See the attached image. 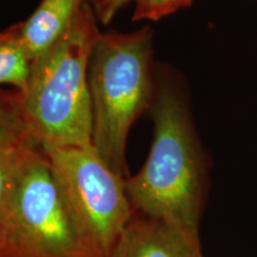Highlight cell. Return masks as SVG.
Masks as SVG:
<instances>
[{
    "label": "cell",
    "instance_id": "obj_1",
    "mask_svg": "<svg viewBox=\"0 0 257 257\" xmlns=\"http://www.w3.org/2000/svg\"><path fill=\"white\" fill-rule=\"evenodd\" d=\"M152 111V148L142 168L125 179L128 200L141 216L199 236L206 165L178 83L168 79L156 82Z\"/></svg>",
    "mask_w": 257,
    "mask_h": 257
},
{
    "label": "cell",
    "instance_id": "obj_2",
    "mask_svg": "<svg viewBox=\"0 0 257 257\" xmlns=\"http://www.w3.org/2000/svg\"><path fill=\"white\" fill-rule=\"evenodd\" d=\"M100 34L85 3L63 36L31 62L17 95L25 127L41 148L93 147L88 68Z\"/></svg>",
    "mask_w": 257,
    "mask_h": 257
},
{
    "label": "cell",
    "instance_id": "obj_3",
    "mask_svg": "<svg viewBox=\"0 0 257 257\" xmlns=\"http://www.w3.org/2000/svg\"><path fill=\"white\" fill-rule=\"evenodd\" d=\"M88 86L93 148L115 174L126 179L128 133L152 107L155 95L150 28L100 34L89 60Z\"/></svg>",
    "mask_w": 257,
    "mask_h": 257
},
{
    "label": "cell",
    "instance_id": "obj_4",
    "mask_svg": "<svg viewBox=\"0 0 257 257\" xmlns=\"http://www.w3.org/2000/svg\"><path fill=\"white\" fill-rule=\"evenodd\" d=\"M9 257H100L74 219L40 146L29 150L19 173Z\"/></svg>",
    "mask_w": 257,
    "mask_h": 257
},
{
    "label": "cell",
    "instance_id": "obj_5",
    "mask_svg": "<svg viewBox=\"0 0 257 257\" xmlns=\"http://www.w3.org/2000/svg\"><path fill=\"white\" fill-rule=\"evenodd\" d=\"M74 219L100 257H108L135 211L125 179L93 147L42 148Z\"/></svg>",
    "mask_w": 257,
    "mask_h": 257
},
{
    "label": "cell",
    "instance_id": "obj_6",
    "mask_svg": "<svg viewBox=\"0 0 257 257\" xmlns=\"http://www.w3.org/2000/svg\"><path fill=\"white\" fill-rule=\"evenodd\" d=\"M108 257H204L199 236L135 212Z\"/></svg>",
    "mask_w": 257,
    "mask_h": 257
},
{
    "label": "cell",
    "instance_id": "obj_7",
    "mask_svg": "<svg viewBox=\"0 0 257 257\" xmlns=\"http://www.w3.org/2000/svg\"><path fill=\"white\" fill-rule=\"evenodd\" d=\"M87 0H42L30 17L19 23L22 44L31 62L63 36Z\"/></svg>",
    "mask_w": 257,
    "mask_h": 257
},
{
    "label": "cell",
    "instance_id": "obj_8",
    "mask_svg": "<svg viewBox=\"0 0 257 257\" xmlns=\"http://www.w3.org/2000/svg\"><path fill=\"white\" fill-rule=\"evenodd\" d=\"M34 146L28 133L0 140V257H9L12 210L23 161Z\"/></svg>",
    "mask_w": 257,
    "mask_h": 257
},
{
    "label": "cell",
    "instance_id": "obj_9",
    "mask_svg": "<svg viewBox=\"0 0 257 257\" xmlns=\"http://www.w3.org/2000/svg\"><path fill=\"white\" fill-rule=\"evenodd\" d=\"M31 60L21 41L19 23L0 31V86L10 85L21 92L27 85Z\"/></svg>",
    "mask_w": 257,
    "mask_h": 257
},
{
    "label": "cell",
    "instance_id": "obj_10",
    "mask_svg": "<svg viewBox=\"0 0 257 257\" xmlns=\"http://www.w3.org/2000/svg\"><path fill=\"white\" fill-rule=\"evenodd\" d=\"M28 133L16 92H0V140ZM29 134V133H28Z\"/></svg>",
    "mask_w": 257,
    "mask_h": 257
},
{
    "label": "cell",
    "instance_id": "obj_11",
    "mask_svg": "<svg viewBox=\"0 0 257 257\" xmlns=\"http://www.w3.org/2000/svg\"><path fill=\"white\" fill-rule=\"evenodd\" d=\"M135 3L134 21H160L188 8L193 0H133Z\"/></svg>",
    "mask_w": 257,
    "mask_h": 257
},
{
    "label": "cell",
    "instance_id": "obj_12",
    "mask_svg": "<svg viewBox=\"0 0 257 257\" xmlns=\"http://www.w3.org/2000/svg\"><path fill=\"white\" fill-rule=\"evenodd\" d=\"M130 0H87L96 19L104 25L108 24L118 11Z\"/></svg>",
    "mask_w": 257,
    "mask_h": 257
}]
</instances>
